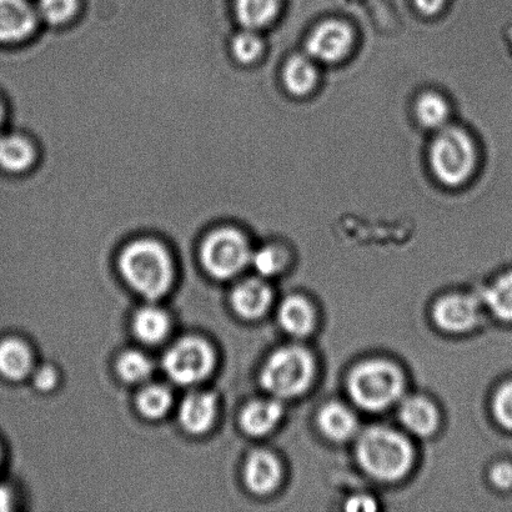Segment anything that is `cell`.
I'll use <instances>...</instances> for the list:
<instances>
[{
    "label": "cell",
    "instance_id": "cell-1",
    "mask_svg": "<svg viewBox=\"0 0 512 512\" xmlns=\"http://www.w3.org/2000/svg\"><path fill=\"white\" fill-rule=\"evenodd\" d=\"M356 456L366 473L388 483L404 478L413 465L409 441L384 426H374L360 436Z\"/></svg>",
    "mask_w": 512,
    "mask_h": 512
},
{
    "label": "cell",
    "instance_id": "cell-2",
    "mask_svg": "<svg viewBox=\"0 0 512 512\" xmlns=\"http://www.w3.org/2000/svg\"><path fill=\"white\" fill-rule=\"evenodd\" d=\"M119 266L129 285L145 298L159 299L172 285V260L163 245L154 240L128 245L120 255Z\"/></svg>",
    "mask_w": 512,
    "mask_h": 512
},
{
    "label": "cell",
    "instance_id": "cell-3",
    "mask_svg": "<svg viewBox=\"0 0 512 512\" xmlns=\"http://www.w3.org/2000/svg\"><path fill=\"white\" fill-rule=\"evenodd\" d=\"M356 405L368 411L388 409L400 399L404 378L398 366L385 360H370L356 366L348 380Z\"/></svg>",
    "mask_w": 512,
    "mask_h": 512
},
{
    "label": "cell",
    "instance_id": "cell-4",
    "mask_svg": "<svg viewBox=\"0 0 512 512\" xmlns=\"http://www.w3.org/2000/svg\"><path fill=\"white\" fill-rule=\"evenodd\" d=\"M314 376V360L300 346H286L275 351L261 371L265 390L278 398H295L308 390Z\"/></svg>",
    "mask_w": 512,
    "mask_h": 512
},
{
    "label": "cell",
    "instance_id": "cell-5",
    "mask_svg": "<svg viewBox=\"0 0 512 512\" xmlns=\"http://www.w3.org/2000/svg\"><path fill=\"white\" fill-rule=\"evenodd\" d=\"M430 160L441 182L449 187H458L473 173L476 162L474 144L463 129L441 128L431 145Z\"/></svg>",
    "mask_w": 512,
    "mask_h": 512
},
{
    "label": "cell",
    "instance_id": "cell-6",
    "mask_svg": "<svg viewBox=\"0 0 512 512\" xmlns=\"http://www.w3.org/2000/svg\"><path fill=\"white\" fill-rule=\"evenodd\" d=\"M200 256L209 274L218 279H229L247 266L252 253L242 233L224 228L205 239Z\"/></svg>",
    "mask_w": 512,
    "mask_h": 512
},
{
    "label": "cell",
    "instance_id": "cell-7",
    "mask_svg": "<svg viewBox=\"0 0 512 512\" xmlns=\"http://www.w3.org/2000/svg\"><path fill=\"white\" fill-rule=\"evenodd\" d=\"M164 369L180 385H192L207 378L214 365L212 348L204 340L185 338L165 355Z\"/></svg>",
    "mask_w": 512,
    "mask_h": 512
},
{
    "label": "cell",
    "instance_id": "cell-8",
    "mask_svg": "<svg viewBox=\"0 0 512 512\" xmlns=\"http://www.w3.org/2000/svg\"><path fill=\"white\" fill-rule=\"evenodd\" d=\"M353 43V33L348 24L328 20L310 35L306 49L310 57L331 63L344 58Z\"/></svg>",
    "mask_w": 512,
    "mask_h": 512
},
{
    "label": "cell",
    "instance_id": "cell-9",
    "mask_svg": "<svg viewBox=\"0 0 512 512\" xmlns=\"http://www.w3.org/2000/svg\"><path fill=\"white\" fill-rule=\"evenodd\" d=\"M433 316L441 330L454 334L465 333L478 324V301L469 295L445 296L436 303Z\"/></svg>",
    "mask_w": 512,
    "mask_h": 512
},
{
    "label": "cell",
    "instance_id": "cell-10",
    "mask_svg": "<svg viewBox=\"0 0 512 512\" xmlns=\"http://www.w3.org/2000/svg\"><path fill=\"white\" fill-rule=\"evenodd\" d=\"M37 15L25 0H0V43H15L32 34Z\"/></svg>",
    "mask_w": 512,
    "mask_h": 512
},
{
    "label": "cell",
    "instance_id": "cell-11",
    "mask_svg": "<svg viewBox=\"0 0 512 512\" xmlns=\"http://www.w3.org/2000/svg\"><path fill=\"white\" fill-rule=\"evenodd\" d=\"M245 483L253 493L270 494L278 488L281 479V468L278 459L268 451H255L249 456L245 465Z\"/></svg>",
    "mask_w": 512,
    "mask_h": 512
},
{
    "label": "cell",
    "instance_id": "cell-12",
    "mask_svg": "<svg viewBox=\"0 0 512 512\" xmlns=\"http://www.w3.org/2000/svg\"><path fill=\"white\" fill-rule=\"evenodd\" d=\"M273 294L269 286L259 279H249L239 284L233 291L232 304L244 319L254 320L266 313Z\"/></svg>",
    "mask_w": 512,
    "mask_h": 512
},
{
    "label": "cell",
    "instance_id": "cell-13",
    "mask_svg": "<svg viewBox=\"0 0 512 512\" xmlns=\"http://www.w3.org/2000/svg\"><path fill=\"white\" fill-rule=\"evenodd\" d=\"M217 415V400L209 393H193L184 399L180 408V421L185 430L192 434H203Z\"/></svg>",
    "mask_w": 512,
    "mask_h": 512
},
{
    "label": "cell",
    "instance_id": "cell-14",
    "mask_svg": "<svg viewBox=\"0 0 512 512\" xmlns=\"http://www.w3.org/2000/svg\"><path fill=\"white\" fill-rule=\"evenodd\" d=\"M399 418L405 428L418 436H430L438 429L439 414L429 400L413 396L403 401Z\"/></svg>",
    "mask_w": 512,
    "mask_h": 512
},
{
    "label": "cell",
    "instance_id": "cell-15",
    "mask_svg": "<svg viewBox=\"0 0 512 512\" xmlns=\"http://www.w3.org/2000/svg\"><path fill=\"white\" fill-rule=\"evenodd\" d=\"M283 416V406L275 400H256L243 410L240 425L252 436L269 434Z\"/></svg>",
    "mask_w": 512,
    "mask_h": 512
},
{
    "label": "cell",
    "instance_id": "cell-16",
    "mask_svg": "<svg viewBox=\"0 0 512 512\" xmlns=\"http://www.w3.org/2000/svg\"><path fill=\"white\" fill-rule=\"evenodd\" d=\"M318 424L326 438L333 441H346L358 431V420L346 406L330 403L320 410Z\"/></svg>",
    "mask_w": 512,
    "mask_h": 512
},
{
    "label": "cell",
    "instance_id": "cell-17",
    "mask_svg": "<svg viewBox=\"0 0 512 512\" xmlns=\"http://www.w3.org/2000/svg\"><path fill=\"white\" fill-rule=\"evenodd\" d=\"M315 315L311 305L301 296H289L279 310V323L286 333L303 338L314 328Z\"/></svg>",
    "mask_w": 512,
    "mask_h": 512
},
{
    "label": "cell",
    "instance_id": "cell-18",
    "mask_svg": "<svg viewBox=\"0 0 512 512\" xmlns=\"http://www.w3.org/2000/svg\"><path fill=\"white\" fill-rule=\"evenodd\" d=\"M32 369V354L23 341L4 340L0 344V374L10 380L25 378Z\"/></svg>",
    "mask_w": 512,
    "mask_h": 512
},
{
    "label": "cell",
    "instance_id": "cell-19",
    "mask_svg": "<svg viewBox=\"0 0 512 512\" xmlns=\"http://www.w3.org/2000/svg\"><path fill=\"white\" fill-rule=\"evenodd\" d=\"M34 149L27 139L18 135L0 138V167L8 172L22 173L32 165Z\"/></svg>",
    "mask_w": 512,
    "mask_h": 512
},
{
    "label": "cell",
    "instance_id": "cell-20",
    "mask_svg": "<svg viewBox=\"0 0 512 512\" xmlns=\"http://www.w3.org/2000/svg\"><path fill=\"white\" fill-rule=\"evenodd\" d=\"M283 79L285 87L295 95H305L315 87L318 73L313 62L304 55H294L285 64Z\"/></svg>",
    "mask_w": 512,
    "mask_h": 512
},
{
    "label": "cell",
    "instance_id": "cell-21",
    "mask_svg": "<svg viewBox=\"0 0 512 512\" xmlns=\"http://www.w3.org/2000/svg\"><path fill=\"white\" fill-rule=\"evenodd\" d=\"M133 326L135 335L145 344H157L168 334L169 319L163 310L148 306L138 311Z\"/></svg>",
    "mask_w": 512,
    "mask_h": 512
},
{
    "label": "cell",
    "instance_id": "cell-22",
    "mask_svg": "<svg viewBox=\"0 0 512 512\" xmlns=\"http://www.w3.org/2000/svg\"><path fill=\"white\" fill-rule=\"evenodd\" d=\"M279 10V0H237V15L244 28L256 30L268 25Z\"/></svg>",
    "mask_w": 512,
    "mask_h": 512
},
{
    "label": "cell",
    "instance_id": "cell-23",
    "mask_svg": "<svg viewBox=\"0 0 512 512\" xmlns=\"http://www.w3.org/2000/svg\"><path fill=\"white\" fill-rule=\"evenodd\" d=\"M416 115L425 128H444L449 118L448 103L439 94L425 93L416 103Z\"/></svg>",
    "mask_w": 512,
    "mask_h": 512
},
{
    "label": "cell",
    "instance_id": "cell-24",
    "mask_svg": "<svg viewBox=\"0 0 512 512\" xmlns=\"http://www.w3.org/2000/svg\"><path fill=\"white\" fill-rule=\"evenodd\" d=\"M485 300L500 320L512 321V273L495 281L485 293Z\"/></svg>",
    "mask_w": 512,
    "mask_h": 512
},
{
    "label": "cell",
    "instance_id": "cell-25",
    "mask_svg": "<svg viewBox=\"0 0 512 512\" xmlns=\"http://www.w3.org/2000/svg\"><path fill=\"white\" fill-rule=\"evenodd\" d=\"M172 405V394L167 388L152 385L145 388L138 396V408L150 419L162 418Z\"/></svg>",
    "mask_w": 512,
    "mask_h": 512
},
{
    "label": "cell",
    "instance_id": "cell-26",
    "mask_svg": "<svg viewBox=\"0 0 512 512\" xmlns=\"http://www.w3.org/2000/svg\"><path fill=\"white\" fill-rule=\"evenodd\" d=\"M118 373L128 383H140L152 374V363L139 351H127L119 358Z\"/></svg>",
    "mask_w": 512,
    "mask_h": 512
},
{
    "label": "cell",
    "instance_id": "cell-27",
    "mask_svg": "<svg viewBox=\"0 0 512 512\" xmlns=\"http://www.w3.org/2000/svg\"><path fill=\"white\" fill-rule=\"evenodd\" d=\"M77 0H39V17L50 25L67 23L77 12Z\"/></svg>",
    "mask_w": 512,
    "mask_h": 512
},
{
    "label": "cell",
    "instance_id": "cell-28",
    "mask_svg": "<svg viewBox=\"0 0 512 512\" xmlns=\"http://www.w3.org/2000/svg\"><path fill=\"white\" fill-rule=\"evenodd\" d=\"M261 49H263V43H261L258 35L254 33V30L250 29L235 35L232 42L234 57L242 63L254 62L259 58Z\"/></svg>",
    "mask_w": 512,
    "mask_h": 512
},
{
    "label": "cell",
    "instance_id": "cell-29",
    "mask_svg": "<svg viewBox=\"0 0 512 512\" xmlns=\"http://www.w3.org/2000/svg\"><path fill=\"white\" fill-rule=\"evenodd\" d=\"M250 261H252L256 271L263 276L278 274L284 264L283 254L273 247L260 249L259 252L252 254Z\"/></svg>",
    "mask_w": 512,
    "mask_h": 512
},
{
    "label": "cell",
    "instance_id": "cell-30",
    "mask_svg": "<svg viewBox=\"0 0 512 512\" xmlns=\"http://www.w3.org/2000/svg\"><path fill=\"white\" fill-rule=\"evenodd\" d=\"M494 415L501 426L512 430V381L501 386L494 398Z\"/></svg>",
    "mask_w": 512,
    "mask_h": 512
},
{
    "label": "cell",
    "instance_id": "cell-31",
    "mask_svg": "<svg viewBox=\"0 0 512 512\" xmlns=\"http://www.w3.org/2000/svg\"><path fill=\"white\" fill-rule=\"evenodd\" d=\"M490 479L496 488L508 490L512 488V465L501 463L495 465L490 473Z\"/></svg>",
    "mask_w": 512,
    "mask_h": 512
},
{
    "label": "cell",
    "instance_id": "cell-32",
    "mask_svg": "<svg viewBox=\"0 0 512 512\" xmlns=\"http://www.w3.org/2000/svg\"><path fill=\"white\" fill-rule=\"evenodd\" d=\"M345 509L350 512H373L378 509V505L368 495H355L346 501Z\"/></svg>",
    "mask_w": 512,
    "mask_h": 512
},
{
    "label": "cell",
    "instance_id": "cell-33",
    "mask_svg": "<svg viewBox=\"0 0 512 512\" xmlns=\"http://www.w3.org/2000/svg\"><path fill=\"white\" fill-rule=\"evenodd\" d=\"M34 384L39 390H52L57 384V373L50 366H44L35 373Z\"/></svg>",
    "mask_w": 512,
    "mask_h": 512
},
{
    "label": "cell",
    "instance_id": "cell-34",
    "mask_svg": "<svg viewBox=\"0 0 512 512\" xmlns=\"http://www.w3.org/2000/svg\"><path fill=\"white\" fill-rule=\"evenodd\" d=\"M416 7L424 14L438 13L443 7L444 0H414Z\"/></svg>",
    "mask_w": 512,
    "mask_h": 512
},
{
    "label": "cell",
    "instance_id": "cell-35",
    "mask_svg": "<svg viewBox=\"0 0 512 512\" xmlns=\"http://www.w3.org/2000/svg\"><path fill=\"white\" fill-rule=\"evenodd\" d=\"M10 508V494L4 486L0 485V511H8Z\"/></svg>",
    "mask_w": 512,
    "mask_h": 512
},
{
    "label": "cell",
    "instance_id": "cell-36",
    "mask_svg": "<svg viewBox=\"0 0 512 512\" xmlns=\"http://www.w3.org/2000/svg\"><path fill=\"white\" fill-rule=\"evenodd\" d=\"M2 120H3V109H2V105H0V125H2Z\"/></svg>",
    "mask_w": 512,
    "mask_h": 512
}]
</instances>
